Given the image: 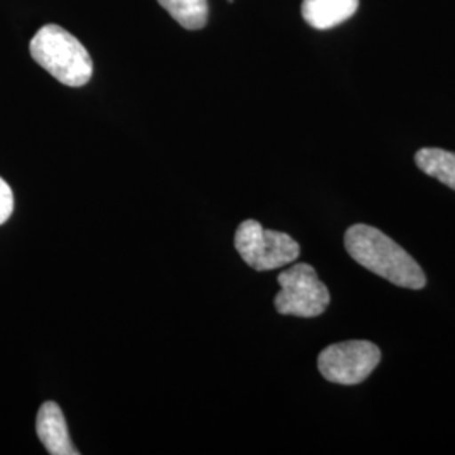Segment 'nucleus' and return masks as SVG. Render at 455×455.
I'll return each mask as SVG.
<instances>
[{
  "mask_svg": "<svg viewBox=\"0 0 455 455\" xmlns=\"http://www.w3.org/2000/svg\"><path fill=\"white\" fill-rule=\"evenodd\" d=\"M276 280L282 291L276 293L275 309L282 315L309 319L324 314L331 302V293L312 265L297 263L282 272Z\"/></svg>",
  "mask_w": 455,
  "mask_h": 455,
  "instance_id": "nucleus-4",
  "label": "nucleus"
},
{
  "mask_svg": "<svg viewBox=\"0 0 455 455\" xmlns=\"http://www.w3.org/2000/svg\"><path fill=\"white\" fill-rule=\"evenodd\" d=\"M31 56L66 86L78 88L92 80L93 61L90 52L61 26H43L31 39Z\"/></svg>",
  "mask_w": 455,
  "mask_h": 455,
  "instance_id": "nucleus-2",
  "label": "nucleus"
},
{
  "mask_svg": "<svg viewBox=\"0 0 455 455\" xmlns=\"http://www.w3.org/2000/svg\"><path fill=\"white\" fill-rule=\"evenodd\" d=\"M14 212V195L11 186L0 178V225H4Z\"/></svg>",
  "mask_w": 455,
  "mask_h": 455,
  "instance_id": "nucleus-10",
  "label": "nucleus"
},
{
  "mask_svg": "<svg viewBox=\"0 0 455 455\" xmlns=\"http://www.w3.org/2000/svg\"><path fill=\"white\" fill-rule=\"evenodd\" d=\"M188 31L203 29L210 16L208 0H157Z\"/></svg>",
  "mask_w": 455,
  "mask_h": 455,
  "instance_id": "nucleus-9",
  "label": "nucleus"
},
{
  "mask_svg": "<svg viewBox=\"0 0 455 455\" xmlns=\"http://www.w3.org/2000/svg\"><path fill=\"white\" fill-rule=\"evenodd\" d=\"M344 246L353 260L396 287L420 291L427 283L422 267L388 235L368 225H353L344 235Z\"/></svg>",
  "mask_w": 455,
  "mask_h": 455,
  "instance_id": "nucleus-1",
  "label": "nucleus"
},
{
  "mask_svg": "<svg viewBox=\"0 0 455 455\" xmlns=\"http://www.w3.org/2000/svg\"><path fill=\"white\" fill-rule=\"evenodd\" d=\"M235 248L244 263L257 272L285 267L300 255V246L291 235L265 229L255 220H246L238 227Z\"/></svg>",
  "mask_w": 455,
  "mask_h": 455,
  "instance_id": "nucleus-3",
  "label": "nucleus"
},
{
  "mask_svg": "<svg viewBox=\"0 0 455 455\" xmlns=\"http://www.w3.org/2000/svg\"><path fill=\"white\" fill-rule=\"evenodd\" d=\"M415 164L427 176L455 191V152L437 147H423L415 154Z\"/></svg>",
  "mask_w": 455,
  "mask_h": 455,
  "instance_id": "nucleus-8",
  "label": "nucleus"
},
{
  "mask_svg": "<svg viewBox=\"0 0 455 455\" xmlns=\"http://www.w3.org/2000/svg\"><path fill=\"white\" fill-rule=\"evenodd\" d=\"M381 361L379 347L370 341H342L321 351L317 366L327 381L338 385L363 383Z\"/></svg>",
  "mask_w": 455,
  "mask_h": 455,
  "instance_id": "nucleus-5",
  "label": "nucleus"
},
{
  "mask_svg": "<svg viewBox=\"0 0 455 455\" xmlns=\"http://www.w3.org/2000/svg\"><path fill=\"white\" fill-rule=\"evenodd\" d=\"M37 437L51 455H78L69 439L68 425L61 408L54 402H46L37 411L36 419Z\"/></svg>",
  "mask_w": 455,
  "mask_h": 455,
  "instance_id": "nucleus-6",
  "label": "nucleus"
},
{
  "mask_svg": "<svg viewBox=\"0 0 455 455\" xmlns=\"http://www.w3.org/2000/svg\"><path fill=\"white\" fill-rule=\"evenodd\" d=\"M359 0H304L302 17L314 29H332L355 16Z\"/></svg>",
  "mask_w": 455,
  "mask_h": 455,
  "instance_id": "nucleus-7",
  "label": "nucleus"
}]
</instances>
